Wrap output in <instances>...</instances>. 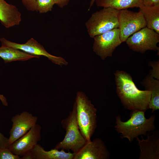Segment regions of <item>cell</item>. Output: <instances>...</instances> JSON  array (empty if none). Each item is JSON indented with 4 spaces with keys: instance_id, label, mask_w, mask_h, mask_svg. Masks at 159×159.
<instances>
[{
    "instance_id": "8",
    "label": "cell",
    "mask_w": 159,
    "mask_h": 159,
    "mask_svg": "<svg viewBox=\"0 0 159 159\" xmlns=\"http://www.w3.org/2000/svg\"><path fill=\"white\" fill-rule=\"evenodd\" d=\"M93 38V51L102 60L112 57L115 49L122 43L119 28L96 35Z\"/></svg>"
},
{
    "instance_id": "27",
    "label": "cell",
    "mask_w": 159,
    "mask_h": 159,
    "mask_svg": "<svg viewBox=\"0 0 159 159\" xmlns=\"http://www.w3.org/2000/svg\"><path fill=\"white\" fill-rule=\"evenodd\" d=\"M0 100L4 106H8V103L6 97L3 95L1 94H0Z\"/></svg>"
},
{
    "instance_id": "5",
    "label": "cell",
    "mask_w": 159,
    "mask_h": 159,
    "mask_svg": "<svg viewBox=\"0 0 159 159\" xmlns=\"http://www.w3.org/2000/svg\"><path fill=\"white\" fill-rule=\"evenodd\" d=\"M119 10L110 7H104L93 14L85 23L90 37L93 38L119 26L118 17Z\"/></svg>"
},
{
    "instance_id": "1",
    "label": "cell",
    "mask_w": 159,
    "mask_h": 159,
    "mask_svg": "<svg viewBox=\"0 0 159 159\" xmlns=\"http://www.w3.org/2000/svg\"><path fill=\"white\" fill-rule=\"evenodd\" d=\"M116 92L125 108L145 112L149 109L151 92L137 88L130 74L117 70L114 73Z\"/></svg>"
},
{
    "instance_id": "10",
    "label": "cell",
    "mask_w": 159,
    "mask_h": 159,
    "mask_svg": "<svg viewBox=\"0 0 159 159\" xmlns=\"http://www.w3.org/2000/svg\"><path fill=\"white\" fill-rule=\"evenodd\" d=\"M42 127L37 124L24 135L11 144L9 148L14 154L23 156L31 152L41 139Z\"/></svg>"
},
{
    "instance_id": "7",
    "label": "cell",
    "mask_w": 159,
    "mask_h": 159,
    "mask_svg": "<svg viewBox=\"0 0 159 159\" xmlns=\"http://www.w3.org/2000/svg\"><path fill=\"white\" fill-rule=\"evenodd\" d=\"M125 42L129 48L135 52L143 53L148 50L159 51L157 44L159 34L146 26L130 36Z\"/></svg>"
},
{
    "instance_id": "13",
    "label": "cell",
    "mask_w": 159,
    "mask_h": 159,
    "mask_svg": "<svg viewBox=\"0 0 159 159\" xmlns=\"http://www.w3.org/2000/svg\"><path fill=\"white\" fill-rule=\"evenodd\" d=\"M147 138L142 140L138 137L137 140L138 142L140 150L139 159H159V132L158 130L154 131L153 134H147Z\"/></svg>"
},
{
    "instance_id": "24",
    "label": "cell",
    "mask_w": 159,
    "mask_h": 159,
    "mask_svg": "<svg viewBox=\"0 0 159 159\" xmlns=\"http://www.w3.org/2000/svg\"><path fill=\"white\" fill-rule=\"evenodd\" d=\"M8 138L0 132V148H9Z\"/></svg>"
},
{
    "instance_id": "22",
    "label": "cell",
    "mask_w": 159,
    "mask_h": 159,
    "mask_svg": "<svg viewBox=\"0 0 159 159\" xmlns=\"http://www.w3.org/2000/svg\"><path fill=\"white\" fill-rule=\"evenodd\" d=\"M152 69L149 74L154 78L159 80V61H151L149 63Z\"/></svg>"
},
{
    "instance_id": "26",
    "label": "cell",
    "mask_w": 159,
    "mask_h": 159,
    "mask_svg": "<svg viewBox=\"0 0 159 159\" xmlns=\"http://www.w3.org/2000/svg\"><path fill=\"white\" fill-rule=\"evenodd\" d=\"M70 0H53L55 4L61 8L67 5Z\"/></svg>"
},
{
    "instance_id": "6",
    "label": "cell",
    "mask_w": 159,
    "mask_h": 159,
    "mask_svg": "<svg viewBox=\"0 0 159 159\" xmlns=\"http://www.w3.org/2000/svg\"><path fill=\"white\" fill-rule=\"evenodd\" d=\"M118 17L120 37L122 42L134 33L146 26L142 12H133L127 9L119 10Z\"/></svg>"
},
{
    "instance_id": "2",
    "label": "cell",
    "mask_w": 159,
    "mask_h": 159,
    "mask_svg": "<svg viewBox=\"0 0 159 159\" xmlns=\"http://www.w3.org/2000/svg\"><path fill=\"white\" fill-rule=\"evenodd\" d=\"M132 111L130 118L126 122L121 120L120 116H116V125L114 127L118 133H121L122 138H127L130 142L139 135H146L148 132L154 131L155 129L154 124L155 115H152L147 119L145 117V112Z\"/></svg>"
},
{
    "instance_id": "15",
    "label": "cell",
    "mask_w": 159,
    "mask_h": 159,
    "mask_svg": "<svg viewBox=\"0 0 159 159\" xmlns=\"http://www.w3.org/2000/svg\"><path fill=\"white\" fill-rule=\"evenodd\" d=\"M31 153L32 159H73L75 154L74 153L66 152L63 150L59 151L55 148L46 151L38 144Z\"/></svg>"
},
{
    "instance_id": "3",
    "label": "cell",
    "mask_w": 159,
    "mask_h": 159,
    "mask_svg": "<svg viewBox=\"0 0 159 159\" xmlns=\"http://www.w3.org/2000/svg\"><path fill=\"white\" fill-rule=\"evenodd\" d=\"M74 103L80 130L87 142H90L97 127V109L82 92H77Z\"/></svg>"
},
{
    "instance_id": "11",
    "label": "cell",
    "mask_w": 159,
    "mask_h": 159,
    "mask_svg": "<svg viewBox=\"0 0 159 159\" xmlns=\"http://www.w3.org/2000/svg\"><path fill=\"white\" fill-rule=\"evenodd\" d=\"M37 116L26 111L13 116L11 119L12 126L8 138L9 146L35 126L37 124Z\"/></svg>"
},
{
    "instance_id": "16",
    "label": "cell",
    "mask_w": 159,
    "mask_h": 159,
    "mask_svg": "<svg viewBox=\"0 0 159 159\" xmlns=\"http://www.w3.org/2000/svg\"><path fill=\"white\" fill-rule=\"evenodd\" d=\"M0 57L5 63L13 61H26L33 58H39L40 57L32 55L22 50L2 46L0 47Z\"/></svg>"
},
{
    "instance_id": "19",
    "label": "cell",
    "mask_w": 159,
    "mask_h": 159,
    "mask_svg": "<svg viewBox=\"0 0 159 159\" xmlns=\"http://www.w3.org/2000/svg\"><path fill=\"white\" fill-rule=\"evenodd\" d=\"M145 18L146 27L159 34V5L147 7L144 5L139 8Z\"/></svg>"
},
{
    "instance_id": "20",
    "label": "cell",
    "mask_w": 159,
    "mask_h": 159,
    "mask_svg": "<svg viewBox=\"0 0 159 159\" xmlns=\"http://www.w3.org/2000/svg\"><path fill=\"white\" fill-rule=\"evenodd\" d=\"M54 4L53 0H36V11L44 13L51 11Z\"/></svg>"
},
{
    "instance_id": "28",
    "label": "cell",
    "mask_w": 159,
    "mask_h": 159,
    "mask_svg": "<svg viewBox=\"0 0 159 159\" xmlns=\"http://www.w3.org/2000/svg\"><path fill=\"white\" fill-rule=\"evenodd\" d=\"M95 0H91L90 3V7L88 9V10H89L91 7L94 4V2H95Z\"/></svg>"
},
{
    "instance_id": "18",
    "label": "cell",
    "mask_w": 159,
    "mask_h": 159,
    "mask_svg": "<svg viewBox=\"0 0 159 159\" xmlns=\"http://www.w3.org/2000/svg\"><path fill=\"white\" fill-rule=\"evenodd\" d=\"M95 2L98 7H110L118 10L140 8L143 6L142 0H95Z\"/></svg>"
},
{
    "instance_id": "9",
    "label": "cell",
    "mask_w": 159,
    "mask_h": 159,
    "mask_svg": "<svg viewBox=\"0 0 159 159\" xmlns=\"http://www.w3.org/2000/svg\"><path fill=\"white\" fill-rule=\"evenodd\" d=\"M0 41L1 45L20 50L34 55L46 57L56 64L62 66L67 65L68 64L62 57L54 56L48 53L42 45L32 38L24 44L12 42L4 37L0 38Z\"/></svg>"
},
{
    "instance_id": "25",
    "label": "cell",
    "mask_w": 159,
    "mask_h": 159,
    "mask_svg": "<svg viewBox=\"0 0 159 159\" xmlns=\"http://www.w3.org/2000/svg\"><path fill=\"white\" fill-rule=\"evenodd\" d=\"M143 5L147 7L159 5V0H142Z\"/></svg>"
},
{
    "instance_id": "12",
    "label": "cell",
    "mask_w": 159,
    "mask_h": 159,
    "mask_svg": "<svg viewBox=\"0 0 159 159\" xmlns=\"http://www.w3.org/2000/svg\"><path fill=\"white\" fill-rule=\"evenodd\" d=\"M110 155L103 141L98 138L87 142L75 153L73 159H108Z\"/></svg>"
},
{
    "instance_id": "23",
    "label": "cell",
    "mask_w": 159,
    "mask_h": 159,
    "mask_svg": "<svg viewBox=\"0 0 159 159\" xmlns=\"http://www.w3.org/2000/svg\"><path fill=\"white\" fill-rule=\"evenodd\" d=\"M23 6L29 11H36V0H21Z\"/></svg>"
},
{
    "instance_id": "4",
    "label": "cell",
    "mask_w": 159,
    "mask_h": 159,
    "mask_svg": "<svg viewBox=\"0 0 159 159\" xmlns=\"http://www.w3.org/2000/svg\"><path fill=\"white\" fill-rule=\"evenodd\" d=\"M66 131L62 141L58 143L54 148L64 150H71L73 153L78 152L87 143L80 130L76 119V108L74 103L72 110L68 116L61 122Z\"/></svg>"
},
{
    "instance_id": "21",
    "label": "cell",
    "mask_w": 159,
    "mask_h": 159,
    "mask_svg": "<svg viewBox=\"0 0 159 159\" xmlns=\"http://www.w3.org/2000/svg\"><path fill=\"white\" fill-rule=\"evenodd\" d=\"M0 159H21L20 156L14 154L9 148H0Z\"/></svg>"
},
{
    "instance_id": "17",
    "label": "cell",
    "mask_w": 159,
    "mask_h": 159,
    "mask_svg": "<svg viewBox=\"0 0 159 159\" xmlns=\"http://www.w3.org/2000/svg\"><path fill=\"white\" fill-rule=\"evenodd\" d=\"M145 90L151 92L149 109L152 110V112L159 109V80L149 74L141 82Z\"/></svg>"
},
{
    "instance_id": "14",
    "label": "cell",
    "mask_w": 159,
    "mask_h": 159,
    "mask_svg": "<svg viewBox=\"0 0 159 159\" xmlns=\"http://www.w3.org/2000/svg\"><path fill=\"white\" fill-rule=\"evenodd\" d=\"M21 21V14L16 6L5 0H0V21L2 25L9 28L19 25Z\"/></svg>"
}]
</instances>
